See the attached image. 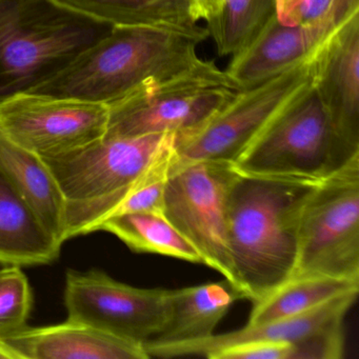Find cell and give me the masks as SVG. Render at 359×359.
I'll return each mask as SVG.
<instances>
[{
    "label": "cell",
    "instance_id": "cell-9",
    "mask_svg": "<svg viewBox=\"0 0 359 359\" xmlns=\"http://www.w3.org/2000/svg\"><path fill=\"white\" fill-rule=\"evenodd\" d=\"M174 133L102 137L68 152L41 157L67 203L93 201L135 184L173 153Z\"/></svg>",
    "mask_w": 359,
    "mask_h": 359
},
{
    "label": "cell",
    "instance_id": "cell-14",
    "mask_svg": "<svg viewBox=\"0 0 359 359\" xmlns=\"http://www.w3.org/2000/svg\"><path fill=\"white\" fill-rule=\"evenodd\" d=\"M348 18L329 16L311 24L285 25L274 16L247 48L233 56L224 71L233 89L255 87L312 57Z\"/></svg>",
    "mask_w": 359,
    "mask_h": 359
},
{
    "label": "cell",
    "instance_id": "cell-11",
    "mask_svg": "<svg viewBox=\"0 0 359 359\" xmlns=\"http://www.w3.org/2000/svg\"><path fill=\"white\" fill-rule=\"evenodd\" d=\"M108 106L27 93L0 104V133L41 157L81 148L102 138Z\"/></svg>",
    "mask_w": 359,
    "mask_h": 359
},
{
    "label": "cell",
    "instance_id": "cell-15",
    "mask_svg": "<svg viewBox=\"0 0 359 359\" xmlns=\"http://www.w3.org/2000/svg\"><path fill=\"white\" fill-rule=\"evenodd\" d=\"M1 341L18 359L149 358L140 342L69 319L50 327H26Z\"/></svg>",
    "mask_w": 359,
    "mask_h": 359
},
{
    "label": "cell",
    "instance_id": "cell-6",
    "mask_svg": "<svg viewBox=\"0 0 359 359\" xmlns=\"http://www.w3.org/2000/svg\"><path fill=\"white\" fill-rule=\"evenodd\" d=\"M356 156L342 146L312 87L260 134L234 165L251 175L323 180Z\"/></svg>",
    "mask_w": 359,
    "mask_h": 359
},
{
    "label": "cell",
    "instance_id": "cell-26",
    "mask_svg": "<svg viewBox=\"0 0 359 359\" xmlns=\"http://www.w3.org/2000/svg\"><path fill=\"white\" fill-rule=\"evenodd\" d=\"M184 3L195 22L203 20L208 25L219 13L224 0H184Z\"/></svg>",
    "mask_w": 359,
    "mask_h": 359
},
{
    "label": "cell",
    "instance_id": "cell-8",
    "mask_svg": "<svg viewBox=\"0 0 359 359\" xmlns=\"http://www.w3.org/2000/svg\"><path fill=\"white\" fill-rule=\"evenodd\" d=\"M238 176L234 163H175L165 182L163 214L201 254L203 264L234 285L228 237V199Z\"/></svg>",
    "mask_w": 359,
    "mask_h": 359
},
{
    "label": "cell",
    "instance_id": "cell-19",
    "mask_svg": "<svg viewBox=\"0 0 359 359\" xmlns=\"http://www.w3.org/2000/svg\"><path fill=\"white\" fill-rule=\"evenodd\" d=\"M97 231L118 237L132 251L159 254L203 264L194 245L161 212H135L112 216L100 222Z\"/></svg>",
    "mask_w": 359,
    "mask_h": 359
},
{
    "label": "cell",
    "instance_id": "cell-17",
    "mask_svg": "<svg viewBox=\"0 0 359 359\" xmlns=\"http://www.w3.org/2000/svg\"><path fill=\"white\" fill-rule=\"evenodd\" d=\"M0 171L62 245L67 241V201L43 159L0 133Z\"/></svg>",
    "mask_w": 359,
    "mask_h": 359
},
{
    "label": "cell",
    "instance_id": "cell-3",
    "mask_svg": "<svg viewBox=\"0 0 359 359\" xmlns=\"http://www.w3.org/2000/svg\"><path fill=\"white\" fill-rule=\"evenodd\" d=\"M113 27L56 0H0V104L64 72Z\"/></svg>",
    "mask_w": 359,
    "mask_h": 359
},
{
    "label": "cell",
    "instance_id": "cell-18",
    "mask_svg": "<svg viewBox=\"0 0 359 359\" xmlns=\"http://www.w3.org/2000/svg\"><path fill=\"white\" fill-rule=\"evenodd\" d=\"M237 299L241 296L228 281L169 290L165 327L149 341L182 342L210 337Z\"/></svg>",
    "mask_w": 359,
    "mask_h": 359
},
{
    "label": "cell",
    "instance_id": "cell-21",
    "mask_svg": "<svg viewBox=\"0 0 359 359\" xmlns=\"http://www.w3.org/2000/svg\"><path fill=\"white\" fill-rule=\"evenodd\" d=\"M112 26L198 27L184 0H56Z\"/></svg>",
    "mask_w": 359,
    "mask_h": 359
},
{
    "label": "cell",
    "instance_id": "cell-25",
    "mask_svg": "<svg viewBox=\"0 0 359 359\" xmlns=\"http://www.w3.org/2000/svg\"><path fill=\"white\" fill-rule=\"evenodd\" d=\"M210 359H298V348L291 342L250 341L228 346Z\"/></svg>",
    "mask_w": 359,
    "mask_h": 359
},
{
    "label": "cell",
    "instance_id": "cell-24",
    "mask_svg": "<svg viewBox=\"0 0 359 359\" xmlns=\"http://www.w3.org/2000/svg\"><path fill=\"white\" fill-rule=\"evenodd\" d=\"M359 11V0H277V18L285 25H306L329 16L346 18Z\"/></svg>",
    "mask_w": 359,
    "mask_h": 359
},
{
    "label": "cell",
    "instance_id": "cell-4",
    "mask_svg": "<svg viewBox=\"0 0 359 359\" xmlns=\"http://www.w3.org/2000/svg\"><path fill=\"white\" fill-rule=\"evenodd\" d=\"M235 93L224 71L199 58L180 72L147 81L108 106L104 137L189 131L228 104Z\"/></svg>",
    "mask_w": 359,
    "mask_h": 359
},
{
    "label": "cell",
    "instance_id": "cell-5",
    "mask_svg": "<svg viewBox=\"0 0 359 359\" xmlns=\"http://www.w3.org/2000/svg\"><path fill=\"white\" fill-rule=\"evenodd\" d=\"M314 56V55H313ZM313 56L243 91L201 125L176 134L175 163H235L260 134L313 87Z\"/></svg>",
    "mask_w": 359,
    "mask_h": 359
},
{
    "label": "cell",
    "instance_id": "cell-16",
    "mask_svg": "<svg viewBox=\"0 0 359 359\" xmlns=\"http://www.w3.org/2000/svg\"><path fill=\"white\" fill-rule=\"evenodd\" d=\"M62 245L0 171V264H51L60 256Z\"/></svg>",
    "mask_w": 359,
    "mask_h": 359
},
{
    "label": "cell",
    "instance_id": "cell-2",
    "mask_svg": "<svg viewBox=\"0 0 359 359\" xmlns=\"http://www.w3.org/2000/svg\"><path fill=\"white\" fill-rule=\"evenodd\" d=\"M207 29L116 26L64 72L31 93L110 106L144 85L192 66Z\"/></svg>",
    "mask_w": 359,
    "mask_h": 359
},
{
    "label": "cell",
    "instance_id": "cell-20",
    "mask_svg": "<svg viewBox=\"0 0 359 359\" xmlns=\"http://www.w3.org/2000/svg\"><path fill=\"white\" fill-rule=\"evenodd\" d=\"M359 291V281L310 275L291 277L258 302L248 325H260L308 312L333 298Z\"/></svg>",
    "mask_w": 359,
    "mask_h": 359
},
{
    "label": "cell",
    "instance_id": "cell-7",
    "mask_svg": "<svg viewBox=\"0 0 359 359\" xmlns=\"http://www.w3.org/2000/svg\"><path fill=\"white\" fill-rule=\"evenodd\" d=\"M310 275L359 281V156L320 180L302 208L291 277Z\"/></svg>",
    "mask_w": 359,
    "mask_h": 359
},
{
    "label": "cell",
    "instance_id": "cell-22",
    "mask_svg": "<svg viewBox=\"0 0 359 359\" xmlns=\"http://www.w3.org/2000/svg\"><path fill=\"white\" fill-rule=\"evenodd\" d=\"M276 15L277 0H224L219 13L205 29L220 56H234Z\"/></svg>",
    "mask_w": 359,
    "mask_h": 359
},
{
    "label": "cell",
    "instance_id": "cell-23",
    "mask_svg": "<svg viewBox=\"0 0 359 359\" xmlns=\"http://www.w3.org/2000/svg\"><path fill=\"white\" fill-rule=\"evenodd\" d=\"M32 304V290L20 266L0 269V340L27 327Z\"/></svg>",
    "mask_w": 359,
    "mask_h": 359
},
{
    "label": "cell",
    "instance_id": "cell-12",
    "mask_svg": "<svg viewBox=\"0 0 359 359\" xmlns=\"http://www.w3.org/2000/svg\"><path fill=\"white\" fill-rule=\"evenodd\" d=\"M359 291L333 298L308 312L260 325H247L243 329L214 334L203 339L182 342L147 341L144 351L149 358H177L212 354L235 344L250 341L291 342L298 348V359L309 356L310 342L314 338L342 329L344 316L356 300Z\"/></svg>",
    "mask_w": 359,
    "mask_h": 359
},
{
    "label": "cell",
    "instance_id": "cell-13",
    "mask_svg": "<svg viewBox=\"0 0 359 359\" xmlns=\"http://www.w3.org/2000/svg\"><path fill=\"white\" fill-rule=\"evenodd\" d=\"M313 72L336 135L348 154H359V11L317 50Z\"/></svg>",
    "mask_w": 359,
    "mask_h": 359
},
{
    "label": "cell",
    "instance_id": "cell-27",
    "mask_svg": "<svg viewBox=\"0 0 359 359\" xmlns=\"http://www.w3.org/2000/svg\"><path fill=\"white\" fill-rule=\"evenodd\" d=\"M0 359H18L15 353L0 340Z\"/></svg>",
    "mask_w": 359,
    "mask_h": 359
},
{
    "label": "cell",
    "instance_id": "cell-1",
    "mask_svg": "<svg viewBox=\"0 0 359 359\" xmlns=\"http://www.w3.org/2000/svg\"><path fill=\"white\" fill-rule=\"evenodd\" d=\"M319 182L238 171L229 194L228 237L241 299L258 302L292 276L302 208Z\"/></svg>",
    "mask_w": 359,
    "mask_h": 359
},
{
    "label": "cell",
    "instance_id": "cell-10",
    "mask_svg": "<svg viewBox=\"0 0 359 359\" xmlns=\"http://www.w3.org/2000/svg\"><path fill=\"white\" fill-rule=\"evenodd\" d=\"M65 304L69 320L144 344L165 327L169 290L131 287L100 270L69 271Z\"/></svg>",
    "mask_w": 359,
    "mask_h": 359
}]
</instances>
